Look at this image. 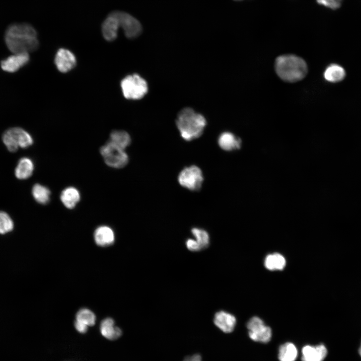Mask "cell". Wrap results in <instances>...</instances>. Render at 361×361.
<instances>
[{"label":"cell","instance_id":"obj_1","mask_svg":"<svg viewBox=\"0 0 361 361\" xmlns=\"http://www.w3.org/2000/svg\"><path fill=\"white\" fill-rule=\"evenodd\" d=\"M5 41L8 49L13 53H29L37 50L39 41L35 29L26 23L10 25L5 34Z\"/></svg>","mask_w":361,"mask_h":361},{"label":"cell","instance_id":"obj_2","mask_svg":"<svg viewBox=\"0 0 361 361\" xmlns=\"http://www.w3.org/2000/svg\"><path fill=\"white\" fill-rule=\"evenodd\" d=\"M176 125L182 138L190 141L201 136L206 125V120L203 115L187 107L178 114Z\"/></svg>","mask_w":361,"mask_h":361},{"label":"cell","instance_id":"obj_3","mask_svg":"<svg viewBox=\"0 0 361 361\" xmlns=\"http://www.w3.org/2000/svg\"><path fill=\"white\" fill-rule=\"evenodd\" d=\"M276 73L283 80L294 82L302 79L307 72L305 62L301 58L285 55L278 57L275 63Z\"/></svg>","mask_w":361,"mask_h":361},{"label":"cell","instance_id":"obj_4","mask_svg":"<svg viewBox=\"0 0 361 361\" xmlns=\"http://www.w3.org/2000/svg\"><path fill=\"white\" fill-rule=\"evenodd\" d=\"M2 140L9 151L16 152L21 147L27 148L33 143L32 136L24 129L13 127L6 130L3 134Z\"/></svg>","mask_w":361,"mask_h":361},{"label":"cell","instance_id":"obj_5","mask_svg":"<svg viewBox=\"0 0 361 361\" xmlns=\"http://www.w3.org/2000/svg\"><path fill=\"white\" fill-rule=\"evenodd\" d=\"M121 87L124 96L128 99H140L148 91L146 81L138 74L128 75L121 82Z\"/></svg>","mask_w":361,"mask_h":361},{"label":"cell","instance_id":"obj_6","mask_svg":"<svg viewBox=\"0 0 361 361\" xmlns=\"http://www.w3.org/2000/svg\"><path fill=\"white\" fill-rule=\"evenodd\" d=\"M100 152L105 163L110 167L121 168L128 162L129 157L124 149L109 141L100 148Z\"/></svg>","mask_w":361,"mask_h":361},{"label":"cell","instance_id":"obj_7","mask_svg":"<svg viewBox=\"0 0 361 361\" xmlns=\"http://www.w3.org/2000/svg\"><path fill=\"white\" fill-rule=\"evenodd\" d=\"M178 182L184 188L193 191H197L202 187L204 177L201 169L192 165L184 168L178 175Z\"/></svg>","mask_w":361,"mask_h":361},{"label":"cell","instance_id":"obj_8","mask_svg":"<svg viewBox=\"0 0 361 361\" xmlns=\"http://www.w3.org/2000/svg\"><path fill=\"white\" fill-rule=\"evenodd\" d=\"M250 338L257 342L267 343L272 337V330L270 327L266 325L259 317H252L247 324Z\"/></svg>","mask_w":361,"mask_h":361},{"label":"cell","instance_id":"obj_9","mask_svg":"<svg viewBox=\"0 0 361 361\" xmlns=\"http://www.w3.org/2000/svg\"><path fill=\"white\" fill-rule=\"evenodd\" d=\"M114 13L119 21L120 27L123 29L128 38L134 39L140 35L142 27L137 19L125 12L115 11Z\"/></svg>","mask_w":361,"mask_h":361},{"label":"cell","instance_id":"obj_10","mask_svg":"<svg viewBox=\"0 0 361 361\" xmlns=\"http://www.w3.org/2000/svg\"><path fill=\"white\" fill-rule=\"evenodd\" d=\"M55 63L59 71L65 73L70 71L75 66L76 59L71 51L61 48L56 54Z\"/></svg>","mask_w":361,"mask_h":361},{"label":"cell","instance_id":"obj_11","mask_svg":"<svg viewBox=\"0 0 361 361\" xmlns=\"http://www.w3.org/2000/svg\"><path fill=\"white\" fill-rule=\"evenodd\" d=\"M1 63L2 69L7 72L13 73L27 64L30 60L28 53H13Z\"/></svg>","mask_w":361,"mask_h":361},{"label":"cell","instance_id":"obj_12","mask_svg":"<svg viewBox=\"0 0 361 361\" xmlns=\"http://www.w3.org/2000/svg\"><path fill=\"white\" fill-rule=\"evenodd\" d=\"M215 325L225 333L233 331L236 324V317L232 314L225 311L217 312L214 317Z\"/></svg>","mask_w":361,"mask_h":361},{"label":"cell","instance_id":"obj_13","mask_svg":"<svg viewBox=\"0 0 361 361\" xmlns=\"http://www.w3.org/2000/svg\"><path fill=\"white\" fill-rule=\"evenodd\" d=\"M120 27L119 21L114 12L110 13L104 20L102 26V33L104 39L108 41L114 40Z\"/></svg>","mask_w":361,"mask_h":361},{"label":"cell","instance_id":"obj_14","mask_svg":"<svg viewBox=\"0 0 361 361\" xmlns=\"http://www.w3.org/2000/svg\"><path fill=\"white\" fill-rule=\"evenodd\" d=\"M327 349L323 344L307 345L302 349V361H323L327 354Z\"/></svg>","mask_w":361,"mask_h":361},{"label":"cell","instance_id":"obj_15","mask_svg":"<svg viewBox=\"0 0 361 361\" xmlns=\"http://www.w3.org/2000/svg\"><path fill=\"white\" fill-rule=\"evenodd\" d=\"M96 243L100 246L105 247L113 244L114 241V234L109 227L101 226L98 227L94 234Z\"/></svg>","mask_w":361,"mask_h":361},{"label":"cell","instance_id":"obj_16","mask_svg":"<svg viewBox=\"0 0 361 361\" xmlns=\"http://www.w3.org/2000/svg\"><path fill=\"white\" fill-rule=\"evenodd\" d=\"M60 199L63 204L68 209L74 208L80 200L79 191L75 188L69 187L61 192Z\"/></svg>","mask_w":361,"mask_h":361},{"label":"cell","instance_id":"obj_17","mask_svg":"<svg viewBox=\"0 0 361 361\" xmlns=\"http://www.w3.org/2000/svg\"><path fill=\"white\" fill-rule=\"evenodd\" d=\"M34 165L30 158H21L16 167L15 173L16 176L20 179H25L30 177L33 173Z\"/></svg>","mask_w":361,"mask_h":361},{"label":"cell","instance_id":"obj_18","mask_svg":"<svg viewBox=\"0 0 361 361\" xmlns=\"http://www.w3.org/2000/svg\"><path fill=\"white\" fill-rule=\"evenodd\" d=\"M101 334L107 339L114 340L120 336L121 329L114 325V320L111 318H106L100 324Z\"/></svg>","mask_w":361,"mask_h":361},{"label":"cell","instance_id":"obj_19","mask_svg":"<svg viewBox=\"0 0 361 361\" xmlns=\"http://www.w3.org/2000/svg\"><path fill=\"white\" fill-rule=\"evenodd\" d=\"M218 141L220 147L226 151L239 148L241 145V140L229 132L221 134Z\"/></svg>","mask_w":361,"mask_h":361},{"label":"cell","instance_id":"obj_20","mask_svg":"<svg viewBox=\"0 0 361 361\" xmlns=\"http://www.w3.org/2000/svg\"><path fill=\"white\" fill-rule=\"evenodd\" d=\"M345 76V72L341 66L332 64L328 66L324 72V77L328 82L335 83L341 81Z\"/></svg>","mask_w":361,"mask_h":361},{"label":"cell","instance_id":"obj_21","mask_svg":"<svg viewBox=\"0 0 361 361\" xmlns=\"http://www.w3.org/2000/svg\"><path fill=\"white\" fill-rule=\"evenodd\" d=\"M264 265L269 270H282L285 266L286 260L281 254L275 253L269 254L266 257Z\"/></svg>","mask_w":361,"mask_h":361},{"label":"cell","instance_id":"obj_22","mask_svg":"<svg viewBox=\"0 0 361 361\" xmlns=\"http://www.w3.org/2000/svg\"><path fill=\"white\" fill-rule=\"evenodd\" d=\"M297 354V349L291 342L285 343L279 348L278 358L280 361H295Z\"/></svg>","mask_w":361,"mask_h":361},{"label":"cell","instance_id":"obj_23","mask_svg":"<svg viewBox=\"0 0 361 361\" xmlns=\"http://www.w3.org/2000/svg\"><path fill=\"white\" fill-rule=\"evenodd\" d=\"M109 141L120 148L125 149L131 143L129 134L124 130H114L110 135Z\"/></svg>","mask_w":361,"mask_h":361},{"label":"cell","instance_id":"obj_24","mask_svg":"<svg viewBox=\"0 0 361 361\" xmlns=\"http://www.w3.org/2000/svg\"><path fill=\"white\" fill-rule=\"evenodd\" d=\"M32 193L35 200L40 204L46 205L50 201L51 192L44 186L39 184H35Z\"/></svg>","mask_w":361,"mask_h":361},{"label":"cell","instance_id":"obj_25","mask_svg":"<svg viewBox=\"0 0 361 361\" xmlns=\"http://www.w3.org/2000/svg\"><path fill=\"white\" fill-rule=\"evenodd\" d=\"M191 232L201 250L208 247L210 243V237L206 231L198 228H194L192 229Z\"/></svg>","mask_w":361,"mask_h":361},{"label":"cell","instance_id":"obj_26","mask_svg":"<svg viewBox=\"0 0 361 361\" xmlns=\"http://www.w3.org/2000/svg\"><path fill=\"white\" fill-rule=\"evenodd\" d=\"M76 320L79 321L86 324L87 326H92L95 324L96 316L94 313L87 308L80 309L76 314Z\"/></svg>","mask_w":361,"mask_h":361},{"label":"cell","instance_id":"obj_27","mask_svg":"<svg viewBox=\"0 0 361 361\" xmlns=\"http://www.w3.org/2000/svg\"><path fill=\"white\" fill-rule=\"evenodd\" d=\"M14 223L6 212L0 211V234H5L11 232L14 229Z\"/></svg>","mask_w":361,"mask_h":361},{"label":"cell","instance_id":"obj_28","mask_svg":"<svg viewBox=\"0 0 361 361\" xmlns=\"http://www.w3.org/2000/svg\"><path fill=\"white\" fill-rule=\"evenodd\" d=\"M342 1L343 0H316L318 5L332 10L339 8Z\"/></svg>","mask_w":361,"mask_h":361},{"label":"cell","instance_id":"obj_29","mask_svg":"<svg viewBox=\"0 0 361 361\" xmlns=\"http://www.w3.org/2000/svg\"><path fill=\"white\" fill-rule=\"evenodd\" d=\"M186 245L187 248L191 251L196 252L201 250L200 246L194 239H188L186 241Z\"/></svg>","mask_w":361,"mask_h":361},{"label":"cell","instance_id":"obj_30","mask_svg":"<svg viewBox=\"0 0 361 361\" xmlns=\"http://www.w3.org/2000/svg\"><path fill=\"white\" fill-rule=\"evenodd\" d=\"M74 325L76 329L80 333H85L87 330L88 326L82 322L76 320Z\"/></svg>","mask_w":361,"mask_h":361},{"label":"cell","instance_id":"obj_31","mask_svg":"<svg viewBox=\"0 0 361 361\" xmlns=\"http://www.w3.org/2000/svg\"><path fill=\"white\" fill-rule=\"evenodd\" d=\"M184 361H202L201 355L199 354H195L192 356L186 357Z\"/></svg>","mask_w":361,"mask_h":361},{"label":"cell","instance_id":"obj_32","mask_svg":"<svg viewBox=\"0 0 361 361\" xmlns=\"http://www.w3.org/2000/svg\"><path fill=\"white\" fill-rule=\"evenodd\" d=\"M359 353L360 355L361 356V345L359 348Z\"/></svg>","mask_w":361,"mask_h":361},{"label":"cell","instance_id":"obj_33","mask_svg":"<svg viewBox=\"0 0 361 361\" xmlns=\"http://www.w3.org/2000/svg\"><path fill=\"white\" fill-rule=\"evenodd\" d=\"M234 1H243V0H234Z\"/></svg>","mask_w":361,"mask_h":361}]
</instances>
